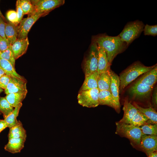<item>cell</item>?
<instances>
[{
	"mask_svg": "<svg viewBox=\"0 0 157 157\" xmlns=\"http://www.w3.org/2000/svg\"><path fill=\"white\" fill-rule=\"evenodd\" d=\"M99 74L97 72L85 77L84 81L79 91L98 88V80Z\"/></svg>",
	"mask_w": 157,
	"mask_h": 157,
	"instance_id": "ffe728a7",
	"label": "cell"
},
{
	"mask_svg": "<svg viewBox=\"0 0 157 157\" xmlns=\"http://www.w3.org/2000/svg\"><path fill=\"white\" fill-rule=\"evenodd\" d=\"M116 125V134L129 139L132 145L138 149L142 135L139 127L119 122Z\"/></svg>",
	"mask_w": 157,
	"mask_h": 157,
	"instance_id": "3957f363",
	"label": "cell"
},
{
	"mask_svg": "<svg viewBox=\"0 0 157 157\" xmlns=\"http://www.w3.org/2000/svg\"><path fill=\"white\" fill-rule=\"evenodd\" d=\"M98 53L96 44L92 42L87 56L85 59L83 69L85 77L97 72Z\"/></svg>",
	"mask_w": 157,
	"mask_h": 157,
	"instance_id": "8992f818",
	"label": "cell"
},
{
	"mask_svg": "<svg viewBox=\"0 0 157 157\" xmlns=\"http://www.w3.org/2000/svg\"><path fill=\"white\" fill-rule=\"evenodd\" d=\"M109 73L110 78V90L113 98L114 108L117 110H118L120 107L119 96V78L117 74L110 69Z\"/></svg>",
	"mask_w": 157,
	"mask_h": 157,
	"instance_id": "9c48e42d",
	"label": "cell"
},
{
	"mask_svg": "<svg viewBox=\"0 0 157 157\" xmlns=\"http://www.w3.org/2000/svg\"><path fill=\"white\" fill-rule=\"evenodd\" d=\"M5 97H0V112L3 114L4 119L10 114L14 110Z\"/></svg>",
	"mask_w": 157,
	"mask_h": 157,
	"instance_id": "4316f807",
	"label": "cell"
},
{
	"mask_svg": "<svg viewBox=\"0 0 157 157\" xmlns=\"http://www.w3.org/2000/svg\"><path fill=\"white\" fill-rule=\"evenodd\" d=\"M92 42L104 50L110 64L115 56L128 47L119 35L111 36L104 35L95 36L93 38Z\"/></svg>",
	"mask_w": 157,
	"mask_h": 157,
	"instance_id": "6da1fadb",
	"label": "cell"
},
{
	"mask_svg": "<svg viewBox=\"0 0 157 157\" xmlns=\"http://www.w3.org/2000/svg\"><path fill=\"white\" fill-rule=\"evenodd\" d=\"M143 31L144 35L155 36L157 35V25H149L146 24L144 25Z\"/></svg>",
	"mask_w": 157,
	"mask_h": 157,
	"instance_id": "1f68e13d",
	"label": "cell"
},
{
	"mask_svg": "<svg viewBox=\"0 0 157 157\" xmlns=\"http://www.w3.org/2000/svg\"><path fill=\"white\" fill-rule=\"evenodd\" d=\"M29 45L28 37L23 39H17L11 45L12 49L15 60L26 53Z\"/></svg>",
	"mask_w": 157,
	"mask_h": 157,
	"instance_id": "4fadbf2b",
	"label": "cell"
},
{
	"mask_svg": "<svg viewBox=\"0 0 157 157\" xmlns=\"http://www.w3.org/2000/svg\"><path fill=\"white\" fill-rule=\"evenodd\" d=\"M152 102L153 105L157 106V88H154L152 95Z\"/></svg>",
	"mask_w": 157,
	"mask_h": 157,
	"instance_id": "74e56055",
	"label": "cell"
},
{
	"mask_svg": "<svg viewBox=\"0 0 157 157\" xmlns=\"http://www.w3.org/2000/svg\"><path fill=\"white\" fill-rule=\"evenodd\" d=\"M26 139L19 138H13L8 140L4 147L5 150L11 153L20 152L24 147Z\"/></svg>",
	"mask_w": 157,
	"mask_h": 157,
	"instance_id": "9a60e30c",
	"label": "cell"
},
{
	"mask_svg": "<svg viewBox=\"0 0 157 157\" xmlns=\"http://www.w3.org/2000/svg\"><path fill=\"white\" fill-rule=\"evenodd\" d=\"M11 45L10 42L7 39L0 36V53L5 51Z\"/></svg>",
	"mask_w": 157,
	"mask_h": 157,
	"instance_id": "e575fe53",
	"label": "cell"
},
{
	"mask_svg": "<svg viewBox=\"0 0 157 157\" xmlns=\"http://www.w3.org/2000/svg\"><path fill=\"white\" fill-rule=\"evenodd\" d=\"M33 6L34 13H41L43 16L48 14L55 8L63 5L64 0H31Z\"/></svg>",
	"mask_w": 157,
	"mask_h": 157,
	"instance_id": "52a82bcc",
	"label": "cell"
},
{
	"mask_svg": "<svg viewBox=\"0 0 157 157\" xmlns=\"http://www.w3.org/2000/svg\"><path fill=\"white\" fill-rule=\"evenodd\" d=\"M7 127L4 120L0 119V133Z\"/></svg>",
	"mask_w": 157,
	"mask_h": 157,
	"instance_id": "f35d334b",
	"label": "cell"
},
{
	"mask_svg": "<svg viewBox=\"0 0 157 157\" xmlns=\"http://www.w3.org/2000/svg\"><path fill=\"white\" fill-rule=\"evenodd\" d=\"M144 74L136 82L153 87L157 80V65L152 69Z\"/></svg>",
	"mask_w": 157,
	"mask_h": 157,
	"instance_id": "e0dca14e",
	"label": "cell"
},
{
	"mask_svg": "<svg viewBox=\"0 0 157 157\" xmlns=\"http://www.w3.org/2000/svg\"><path fill=\"white\" fill-rule=\"evenodd\" d=\"M139 127L142 135H157V124H146Z\"/></svg>",
	"mask_w": 157,
	"mask_h": 157,
	"instance_id": "f1b7e54d",
	"label": "cell"
},
{
	"mask_svg": "<svg viewBox=\"0 0 157 157\" xmlns=\"http://www.w3.org/2000/svg\"><path fill=\"white\" fill-rule=\"evenodd\" d=\"M97 46L98 53L97 72L99 75L110 70L111 64L108 61L104 50L101 47L97 45Z\"/></svg>",
	"mask_w": 157,
	"mask_h": 157,
	"instance_id": "5bb4252c",
	"label": "cell"
},
{
	"mask_svg": "<svg viewBox=\"0 0 157 157\" xmlns=\"http://www.w3.org/2000/svg\"><path fill=\"white\" fill-rule=\"evenodd\" d=\"M18 26H16L9 22L6 23L5 35L6 39L11 45H12L17 39Z\"/></svg>",
	"mask_w": 157,
	"mask_h": 157,
	"instance_id": "7402d4cb",
	"label": "cell"
},
{
	"mask_svg": "<svg viewBox=\"0 0 157 157\" xmlns=\"http://www.w3.org/2000/svg\"><path fill=\"white\" fill-rule=\"evenodd\" d=\"M0 67L5 74L10 76L26 80L24 78L17 73L11 63L8 60L0 58Z\"/></svg>",
	"mask_w": 157,
	"mask_h": 157,
	"instance_id": "44dd1931",
	"label": "cell"
},
{
	"mask_svg": "<svg viewBox=\"0 0 157 157\" xmlns=\"http://www.w3.org/2000/svg\"><path fill=\"white\" fill-rule=\"evenodd\" d=\"M43 16L41 13L35 12L22 19L18 26L17 39L27 38L28 33L33 24L40 17Z\"/></svg>",
	"mask_w": 157,
	"mask_h": 157,
	"instance_id": "ba28073f",
	"label": "cell"
},
{
	"mask_svg": "<svg viewBox=\"0 0 157 157\" xmlns=\"http://www.w3.org/2000/svg\"><path fill=\"white\" fill-rule=\"evenodd\" d=\"M5 74L4 71L0 67V77L2 75Z\"/></svg>",
	"mask_w": 157,
	"mask_h": 157,
	"instance_id": "60d3db41",
	"label": "cell"
},
{
	"mask_svg": "<svg viewBox=\"0 0 157 157\" xmlns=\"http://www.w3.org/2000/svg\"><path fill=\"white\" fill-rule=\"evenodd\" d=\"M6 23L3 19L0 17V36L4 38L7 39L5 34Z\"/></svg>",
	"mask_w": 157,
	"mask_h": 157,
	"instance_id": "8d00e7d4",
	"label": "cell"
},
{
	"mask_svg": "<svg viewBox=\"0 0 157 157\" xmlns=\"http://www.w3.org/2000/svg\"><path fill=\"white\" fill-rule=\"evenodd\" d=\"M99 105H106L114 108L113 98L109 91L100 90L99 96Z\"/></svg>",
	"mask_w": 157,
	"mask_h": 157,
	"instance_id": "d4e9b609",
	"label": "cell"
},
{
	"mask_svg": "<svg viewBox=\"0 0 157 157\" xmlns=\"http://www.w3.org/2000/svg\"><path fill=\"white\" fill-rule=\"evenodd\" d=\"M11 77L5 74L0 77V88L4 90L8 84Z\"/></svg>",
	"mask_w": 157,
	"mask_h": 157,
	"instance_id": "836d02e7",
	"label": "cell"
},
{
	"mask_svg": "<svg viewBox=\"0 0 157 157\" xmlns=\"http://www.w3.org/2000/svg\"><path fill=\"white\" fill-rule=\"evenodd\" d=\"M153 87L136 82L129 88V92L135 99H145L149 97Z\"/></svg>",
	"mask_w": 157,
	"mask_h": 157,
	"instance_id": "8fae6325",
	"label": "cell"
},
{
	"mask_svg": "<svg viewBox=\"0 0 157 157\" xmlns=\"http://www.w3.org/2000/svg\"><path fill=\"white\" fill-rule=\"evenodd\" d=\"M148 156L151 153L157 151V136L142 135L138 149Z\"/></svg>",
	"mask_w": 157,
	"mask_h": 157,
	"instance_id": "30bf717a",
	"label": "cell"
},
{
	"mask_svg": "<svg viewBox=\"0 0 157 157\" xmlns=\"http://www.w3.org/2000/svg\"><path fill=\"white\" fill-rule=\"evenodd\" d=\"M27 92L13 93L7 94L5 97L6 99L13 107H15L25 98Z\"/></svg>",
	"mask_w": 157,
	"mask_h": 157,
	"instance_id": "cb8c5ba5",
	"label": "cell"
},
{
	"mask_svg": "<svg viewBox=\"0 0 157 157\" xmlns=\"http://www.w3.org/2000/svg\"><path fill=\"white\" fill-rule=\"evenodd\" d=\"M147 157H157V152L155 151L151 153Z\"/></svg>",
	"mask_w": 157,
	"mask_h": 157,
	"instance_id": "ab89813d",
	"label": "cell"
},
{
	"mask_svg": "<svg viewBox=\"0 0 157 157\" xmlns=\"http://www.w3.org/2000/svg\"><path fill=\"white\" fill-rule=\"evenodd\" d=\"M1 114V113L0 112V115Z\"/></svg>",
	"mask_w": 157,
	"mask_h": 157,
	"instance_id": "ee69618b",
	"label": "cell"
},
{
	"mask_svg": "<svg viewBox=\"0 0 157 157\" xmlns=\"http://www.w3.org/2000/svg\"><path fill=\"white\" fill-rule=\"evenodd\" d=\"M19 0L20 6L24 15L27 14L29 16L33 13L34 8L31 0Z\"/></svg>",
	"mask_w": 157,
	"mask_h": 157,
	"instance_id": "f546056e",
	"label": "cell"
},
{
	"mask_svg": "<svg viewBox=\"0 0 157 157\" xmlns=\"http://www.w3.org/2000/svg\"><path fill=\"white\" fill-rule=\"evenodd\" d=\"M10 77V81L5 90V92L6 94L13 93L28 92L26 80L16 77Z\"/></svg>",
	"mask_w": 157,
	"mask_h": 157,
	"instance_id": "7c38bea8",
	"label": "cell"
},
{
	"mask_svg": "<svg viewBox=\"0 0 157 157\" xmlns=\"http://www.w3.org/2000/svg\"><path fill=\"white\" fill-rule=\"evenodd\" d=\"M3 91V89L0 88V93Z\"/></svg>",
	"mask_w": 157,
	"mask_h": 157,
	"instance_id": "7bdbcfd3",
	"label": "cell"
},
{
	"mask_svg": "<svg viewBox=\"0 0 157 157\" xmlns=\"http://www.w3.org/2000/svg\"><path fill=\"white\" fill-rule=\"evenodd\" d=\"M133 105L139 112L148 118L146 124H157V113L154 109L151 107L143 108L135 103H134Z\"/></svg>",
	"mask_w": 157,
	"mask_h": 157,
	"instance_id": "d6986e66",
	"label": "cell"
},
{
	"mask_svg": "<svg viewBox=\"0 0 157 157\" xmlns=\"http://www.w3.org/2000/svg\"><path fill=\"white\" fill-rule=\"evenodd\" d=\"M110 70L99 75L97 84L98 88L99 91L106 90L110 92Z\"/></svg>",
	"mask_w": 157,
	"mask_h": 157,
	"instance_id": "603a6c76",
	"label": "cell"
},
{
	"mask_svg": "<svg viewBox=\"0 0 157 157\" xmlns=\"http://www.w3.org/2000/svg\"><path fill=\"white\" fill-rule=\"evenodd\" d=\"M6 17L9 22L16 26L19 24L17 13L16 11L13 10L8 11L6 13Z\"/></svg>",
	"mask_w": 157,
	"mask_h": 157,
	"instance_id": "d6a6232c",
	"label": "cell"
},
{
	"mask_svg": "<svg viewBox=\"0 0 157 157\" xmlns=\"http://www.w3.org/2000/svg\"><path fill=\"white\" fill-rule=\"evenodd\" d=\"M0 58L8 61L15 68V59L12 49L11 45L5 51L0 53Z\"/></svg>",
	"mask_w": 157,
	"mask_h": 157,
	"instance_id": "4dcf8cb0",
	"label": "cell"
},
{
	"mask_svg": "<svg viewBox=\"0 0 157 157\" xmlns=\"http://www.w3.org/2000/svg\"><path fill=\"white\" fill-rule=\"evenodd\" d=\"M156 65L148 67L139 63L132 65L120 75L119 90H122L139 76L150 70Z\"/></svg>",
	"mask_w": 157,
	"mask_h": 157,
	"instance_id": "7a4b0ae2",
	"label": "cell"
},
{
	"mask_svg": "<svg viewBox=\"0 0 157 157\" xmlns=\"http://www.w3.org/2000/svg\"><path fill=\"white\" fill-rule=\"evenodd\" d=\"M99 91L98 88L79 91L77 96L78 103L88 108L98 106L99 105Z\"/></svg>",
	"mask_w": 157,
	"mask_h": 157,
	"instance_id": "5b68a950",
	"label": "cell"
},
{
	"mask_svg": "<svg viewBox=\"0 0 157 157\" xmlns=\"http://www.w3.org/2000/svg\"><path fill=\"white\" fill-rule=\"evenodd\" d=\"M22 105V103L15 107L13 111L4 119L7 127L10 128L18 121L17 119L19 110Z\"/></svg>",
	"mask_w": 157,
	"mask_h": 157,
	"instance_id": "484cf974",
	"label": "cell"
},
{
	"mask_svg": "<svg viewBox=\"0 0 157 157\" xmlns=\"http://www.w3.org/2000/svg\"><path fill=\"white\" fill-rule=\"evenodd\" d=\"M19 1V0H17L16 4V11L17 15L19 24L22 20L24 15L23 10L20 6Z\"/></svg>",
	"mask_w": 157,
	"mask_h": 157,
	"instance_id": "d590c367",
	"label": "cell"
},
{
	"mask_svg": "<svg viewBox=\"0 0 157 157\" xmlns=\"http://www.w3.org/2000/svg\"><path fill=\"white\" fill-rule=\"evenodd\" d=\"M8 135V139L13 138H19L26 139V131L19 120L13 126L10 128Z\"/></svg>",
	"mask_w": 157,
	"mask_h": 157,
	"instance_id": "ac0fdd59",
	"label": "cell"
},
{
	"mask_svg": "<svg viewBox=\"0 0 157 157\" xmlns=\"http://www.w3.org/2000/svg\"><path fill=\"white\" fill-rule=\"evenodd\" d=\"M148 120L146 116L138 111L130 121L129 124L139 127L146 124Z\"/></svg>",
	"mask_w": 157,
	"mask_h": 157,
	"instance_id": "83f0119b",
	"label": "cell"
},
{
	"mask_svg": "<svg viewBox=\"0 0 157 157\" xmlns=\"http://www.w3.org/2000/svg\"><path fill=\"white\" fill-rule=\"evenodd\" d=\"M123 110L124 112L123 117L119 122L129 124L130 121L138 110L126 99L125 100Z\"/></svg>",
	"mask_w": 157,
	"mask_h": 157,
	"instance_id": "2e32d148",
	"label": "cell"
},
{
	"mask_svg": "<svg viewBox=\"0 0 157 157\" xmlns=\"http://www.w3.org/2000/svg\"><path fill=\"white\" fill-rule=\"evenodd\" d=\"M144 25L142 21L138 20L129 22L125 25L118 35L128 46L140 36L143 31Z\"/></svg>",
	"mask_w": 157,
	"mask_h": 157,
	"instance_id": "277c9868",
	"label": "cell"
},
{
	"mask_svg": "<svg viewBox=\"0 0 157 157\" xmlns=\"http://www.w3.org/2000/svg\"><path fill=\"white\" fill-rule=\"evenodd\" d=\"M0 17H1L3 19L5 18L4 17L3 15L1 10L0 9Z\"/></svg>",
	"mask_w": 157,
	"mask_h": 157,
	"instance_id": "b9f144b4",
	"label": "cell"
}]
</instances>
